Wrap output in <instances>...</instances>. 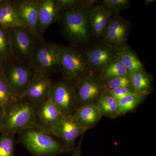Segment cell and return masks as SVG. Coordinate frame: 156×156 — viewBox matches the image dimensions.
I'll return each mask as SVG.
<instances>
[{"mask_svg": "<svg viewBox=\"0 0 156 156\" xmlns=\"http://www.w3.org/2000/svg\"><path fill=\"white\" fill-rule=\"evenodd\" d=\"M37 115L39 126L48 131L59 122L64 116L49 98L38 104Z\"/></svg>", "mask_w": 156, "mask_h": 156, "instance_id": "5bb4252c", "label": "cell"}, {"mask_svg": "<svg viewBox=\"0 0 156 156\" xmlns=\"http://www.w3.org/2000/svg\"><path fill=\"white\" fill-rule=\"evenodd\" d=\"M14 136L4 132L0 136V156H14Z\"/></svg>", "mask_w": 156, "mask_h": 156, "instance_id": "484cf974", "label": "cell"}, {"mask_svg": "<svg viewBox=\"0 0 156 156\" xmlns=\"http://www.w3.org/2000/svg\"></svg>", "mask_w": 156, "mask_h": 156, "instance_id": "8d00e7d4", "label": "cell"}, {"mask_svg": "<svg viewBox=\"0 0 156 156\" xmlns=\"http://www.w3.org/2000/svg\"><path fill=\"white\" fill-rule=\"evenodd\" d=\"M20 141L34 156H55L67 153L63 144L53 138L51 134L38 126L21 132Z\"/></svg>", "mask_w": 156, "mask_h": 156, "instance_id": "7a4b0ae2", "label": "cell"}, {"mask_svg": "<svg viewBox=\"0 0 156 156\" xmlns=\"http://www.w3.org/2000/svg\"><path fill=\"white\" fill-rule=\"evenodd\" d=\"M0 131H2V127H1V125H0Z\"/></svg>", "mask_w": 156, "mask_h": 156, "instance_id": "e575fe53", "label": "cell"}, {"mask_svg": "<svg viewBox=\"0 0 156 156\" xmlns=\"http://www.w3.org/2000/svg\"><path fill=\"white\" fill-rule=\"evenodd\" d=\"M78 122L88 130L96 125L102 116L95 104H89L78 107L74 113Z\"/></svg>", "mask_w": 156, "mask_h": 156, "instance_id": "ac0fdd59", "label": "cell"}, {"mask_svg": "<svg viewBox=\"0 0 156 156\" xmlns=\"http://www.w3.org/2000/svg\"><path fill=\"white\" fill-rule=\"evenodd\" d=\"M49 98L64 116L73 115L79 106L76 83L61 81L52 83Z\"/></svg>", "mask_w": 156, "mask_h": 156, "instance_id": "5b68a950", "label": "cell"}, {"mask_svg": "<svg viewBox=\"0 0 156 156\" xmlns=\"http://www.w3.org/2000/svg\"><path fill=\"white\" fill-rule=\"evenodd\" d=\"M102 116L114 118L118 116V102L114 97L105 89L101 94L95 104Z\"/></svg>", "mask_w": 156, "mask_h": 156, "instance_id": "ffe728a7", "label": "cell"}, {"mask_svg": "<svg viewBox=\"0 0 156 156\" xmlns=\"http://www.w3.org/2000/svg\"><path fill=\"white\" fill-rule=\"evenodd\" d=\"M112 12L103 5L94 6L88 10L89 24L95 36L104 34L111 19Z\"/></svg>", "mask_w": 156, "mask_h": 156, "instance_id": "2e32d148", "label": "cell"}, {"mask_svg": "<svg viewBox=\"0 0 156 156\" xmlns=\"http://www.w3.org/2000/svg\"><path fill=\"white\" fill-rule=\"evenodd\" d=\"M60 68L68 79L76 80L82 77L86 71V61L77 50L61 47Z\"/></svg>", "mask_w": 156, "mask_h": 156, "instance_id": "9c48e42d", "label": "cell"}, {"mask_svg": "<svg viewBox=\"0 0 156 156\" xmlns=\"http://www.w3.org/2000/svg\"><path fill=\"white\" fill-rule=\"evenodd\" d=\"M107 81L106 89L108 90L121 88H128L133 89L131 78L129 75L117 77Z\"/></svg>", "mask_w": 156, "mask_h": 156, "instance_id": "4316f807", "label": "cell"}, {"mask_svg": "<svg viewBox=\"0 0 156 156\" xmlns=\"http://www.w3.org/2000/svg\"><path fill=\"white\" fill-rule=\"evenodd\" d=\"M56 2L60 11L81 8L84 3L83 1L80 0H57Z\"/></svg>", "mask_w": 156, "mask_h": 156, "instance_id": "f1b7e54d", "label": "cell"}, {"mask_svg": "<svg viewBox=\"0 0 156 156\" xmlns=\"http://www.w3.org/2000/svg\"><path fill=\"white\" fill-rule=\"evenodd\" d=\"M1 67H0V76H1Z\"/></svg>", "mask_w": 156, "mask_h": 156, "instance_id": "d590c367", "label": "cell"}, {"mask_svg": "<svg viewBox=\"0 0 156 156\" xmlns=\"http://www.w3.org/2000/svg\"><path fill=\"white\" fill-rule=\"evenodd\" d=\"M20 99L9 87L5 78L0 76V108L4 114Z\"/></svg>", "mask_w": 156, "mask_h": 156, "instance_id": "603a6c76", "label": "cell"}, {"mask_svg": "<svg viewBox=\"0 0 156 156\" xmlns=\"http://www.w3.org/2000/svg\"><path fill=\"white\" fill-rule=\"evenodd\" d=\"M145 96L135 94L128 95L117 100L118 116L125 115L136 108L144 101Z\"/></svg>", "mask_w": 156, "mask_h": 156, "instance_id": "cb8c5ba5", "label": "cell"}, {"mask_svg": "<svg viewBox=\"0 0 156 156\" xmlns=\"http://www.w3.org/2000/svg\"><path fill=\"white\" fill-rule=\"evenodd\" d=\"M37 105L25 98L13 104L6 112L1 123L2 131L15 135L39 126Z\"/></svg>", "mask_w": 156, "mask_h": 156, "instance_id": "6da1fadb", "label": "cell"}, {"mask_svg": "<svg viewBox=\"0 0 156 156\" xmlns=\"http://www.w3.org/2000/svg\"><path fill=\"white\" fill-rule=\"evenodd\" d=\"M87 130L78 122L74 115H70L64 116L59 122L50 128L48 132L62 140L69 152L75 147L77 138Z\"/></svg>", "mask_w": 156, "mask_h": 156, "instance_id": "8992f818", "label": "cell"}, {"mask_svg": "<svg viewBox=\"0 0 156 156\" xmlns=\"http://www.w3.org/2000/svg\"><path fill=\"white\" fill-rule=\"evenodd\" d=\"M102 72L103 77L107 81L117 77L129 75L126 68L118 56Z\"/></svg>", "mask_w": 156, "mask_h": 156, "instance_id": "d4e9b609", "label": "cell"}, {"mask_svg": "<svg viewBox=\"0 0 156 156\" xmlns=\"http://www.w3.org/2000/svg\"><path fill=\"white\" fill-rule=\"evenodd\" d=\"M88 9L82 7L64 11L62 17L63 30L69 38L76 43L86 41L89 37Z\"/></svg>", "mask_w": 156, "mask_h": 156, "instance_id": "277c9868", "label": "cell"}, {"mask_svg": "<svg viewBox=\"0 0 156 156\" xmlns=\"http://www.w3.org/2000/svg\"><path fill=\"white\" fill-rule=\"evenodd\" d=\"M35 73L29 64L17 59L14 60L4 78L12 91L20 99Z\"/></svg>", "mask_w": 156, "mask_h": 156, "instance_id": "52a82bcc", "label": "cell"}, {"mask_svg": "<svg viewBox=\"0 0 156 156\" xmlns=\"http://www.w3.org/2000/svg\"><path fill=\"white\" fill-rule=\"evenodd\" d=\"M103 5L110 11H119L126 9L129 5L128 0H104Z\"/></svg>", "mask_w": 156, "mask_h": 156, "instance_id": "83f0119b", "label": "cell"}, {"mask_svg": "<svg viewBox=\"0 0 156 156\" xmlns=\"http://www.w3.org/2000/svg\"><path fill=\"white\" fill-rule=\"evenodd\" d=\"M4 116H5V114H4L2 110L0 108V125H1L2 121Z\"/></svg>", "mask_w": 156, "mask_h": 156, "instance_id": "d6a6232c", "label": "cell"}, {"mask_svg": "<svg viewBox=\"0 0 156 156\" xmlns=\"http://www.w3.org/2000/svg\"><path fill=\"white\" fill-rule=\"evenodd\" d=\"M132 89L135 93L144 95L151 92V78L144 70L130 75Z\"/></svg>", "mask_w": 156, "mask_h": 156, "instance_id": "7402d4cb", "label": "cell"}, {"mask_svg": "<svg viewBox=\"0 0 156 156\" xmlns=\"http://www.w3.org/2000/svg\"><path fill=\"white\" fill-rule=\"evenodd\" d=\"M128 23L122 18L115 17L110 20L104 33V41L114 48H123L127 40Z\"/></svg>", "mask_w": 156, "mask_h": 156, "instance_id": "7c38bea8", "label": "cell"}, {"mask_svg": "<svg viewBox=\"0 0 156 156\" xmlns=\"http://www.w3.org/2000/svg\"><path fill=\"white\" fill-rule=\"evenodd\" d=\"M10 44L14 57L25 63H29L35 48L37 37L26 27L11 29Z\"/></svg>", "mask_w": 156, "mask_h": 156, "instance_id": "ba28073f", "label": "cell"}, {"mask_svg": "<svg viewBox=\"0 0 156 156\" xmlns=\"http://www.w3.org/2000/svg\"><path fill=\"white\" fill-rule=\"evenodd\" d=\"M82 140H80L79 144L71 151V156H81V147Z\"/></svg>", "mask_w": 156, "mask_h": 156, "instance_id": "1f68e13d", "label": "cell"}, {"mask_svg": "<svg viewBox=\"0 0 156 156\" xmlns=\"http://www.w3.org/2000/svg\"><path fill=\"white\" fill-rule=\"evenodd\" d=\"M76 91L79 106L95 104L104 90L101 85L91 77H81L76 80Z\"/></svg>", "mask_w": 156, "mask_h": 156, "instance_id": "8fae6325", "label": "cell"}, {"mask_svg": "<svg viewBox=\"0 0 156 156\" xmlns=\"http://www.w3.org/2000/svg\"><path fill=\"white\" fill-rule=\"evenodd\" d=\"M15 6L18 16L27 28L35 36L39 37L37 2L24 1Z\"/></svg>", "mask_w": 156, "mask_h": 156, "instance_id": "9a60e30c", "label": "cell"}, {"mask_svg": "<svg viewBox=\"0 0 156 156\" xmlns=\"http://www.w3.org/2000/svg\"><path fill=\"white\" fill-rule=\"evenodd\" d=\"M154 0H145L144 1V4L146 6L150 5L151 3L154 2H155Z\"/></svg>", "mask_w": 156, "mask_h": 156, "instance_id": "836d02e7", "label": "cell"}, {"mask_svg": "<svg viewBox=\"0 0 156 156\" xmlns=\"http://www.w3.org/2000/svg\"><path fill=\"white\" fill-rule=\"evenodd\" d=\"M118 51L112 47L98 46L88 51L86 60L91 67L102 71L118 56Z\"/></svg>", "mask_w": 156, "mask_h": 156, "instance_id": "4fadbf2b", "label": "cell"}, {"mask_svg": "<svg viewBox=\"0 0 156 156\" xmlns=\"http://www.w3.org/2000/svg\"><path fill=\"white\" fill-rule=\"evenodd\" d=\"M61 47L42 41L36 45L29 65L36 73L48 76L60 68Z\"/></svg>", "mask_w": 156, "mask_h": 156, "instance_id": "3957f363", "label": "cell"}, {"mask_svg": "<svg viewBox=\"0 0 156 156\" xmlns=\"http://www.w3.org/2000/svg\"><path fill=\"white\" fill-rule=\"evenodd\" d=\"M0 25L10 29L16 27L27 28L18 16L15 5L11 3H5L0 6Z\"/></svg>", "mask_w": 156, "mask_h": 156, "instance_id": "d6986e66", "label": "cell"}, {"mask_svg": "<svg viewBox=\"0 0 156 156\" xmlns=\"http://www.w3.org/2000/svg\"><path fill=\"white\" fill-rule=\"evenodd\" d=\"M52 83L48 76L35 73L22 98L37 104L43 102L49 98Z\"/></svg>", "mask_w": 156, "mask_h": 156, "instance_id": "30bf717a", "label": "cell"}, {"mask_svg": "<svg viewBox=\"0 0 156 156\" xmlns=\"http://www.w3.org/2000/svg\"><path fill=\"white\" fill-rule=\"evenodd\" d=\"M118 51V57L128 71L129 75L144 70L141 61L132 50L123 48Z\"/></svg>", "mask_w": 156, "mask_h": 156, "instance_id": "44dd1931", "label": "cell"}, {"mask_svg": "<svg viewBox=\"0 0 156 156\" xmlns=\"http://www.w3.org/2000/svg\"><path fill=\"white\" fill-rule=\"evenodd\" d=\"M9 42L4 31L0 28V53L6 52L9 46Z\"/></svg>", "mask_w": 156, "mask_h": 156, "instance_id": "4dcf8cb0", "label": "cell"}, {"mask_svg": "<svg viewBox=\"0 0 156 156\" xmlns=\"http://www.w3.org/2000/svg\"><path fill=\"white\" fill-rule=\"evenodd\" d=\"M39 37L51 24L57 20L59 16L60 10L56 1L42 0L38 1Z\"/></svg>", "mask_w": 156, "mask_h": 156, "instance_id": "e0dca14e", "label": "cell"}, {"mask_svg": "<svg viewBox=\"0 0 156 156\" xmlns=\"http://www.w3.org/2000/svg\"><path fill=\"white\" fill-rule=\"evenodd\" d=\"M108 91L117 101L128 95L137 94L134 92L133 89L128 88H119L114 90H108Z\"/></svg>", "mask_w": 156, "mask_h": 156, "instance_id": "f546056e", "label": "cell"}]
</instances>
